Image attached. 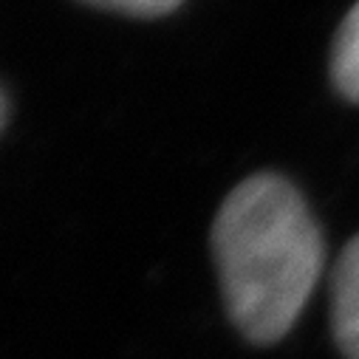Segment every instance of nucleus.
Instances as JSON below:
<instances>
[{
    "mask_svg": "<svg viewBox=\"0 0 359 359\" xmlns=\"http://www.w3.org/2000/svg\"><path fill=\"white\" fill-rule=\"evenodd\" d=\"M212 252L243 337L257 345L286 337L323 272V238L300 193L275 172L241 182L218 210Z\"/></svg>",
    "mask_w": 359,
    "mask_h": 359,
    "instance_id": "nucleus-1",
    "label": "nucleus"
},
{
    "mask_svg": "<svg viewBox=\"0 0 359 359\" xmlns=\"http://www.w3.org/2000/svg\"><path fill=\"white\" fill-rule=\"evenodd\" d=\"M4 122H6V100L0 94V128H4Z\"/></svg>",
    "mask_w": 359,
    "mask_h": 359,
    "instance_id": "nucleus-5",
    "label": "nucleus"
},
{
    "mask_svg": "<svg viewBox=\"0 0 359 359\" xmlns=\"http://www.w3.org/2000/svg\"><path fill=\"white\" fill-rule=\"evenodd\" d=\"M331 74H334L339 94L359 102V0H356V6L345 15V20L337 32Z\"/></svg>",
    "mask_w": 359,
    "mask_h": 359,
    "instance_id": "nucleus-3",
    "label": "nucleus"
},
{
    "mask_svg": "<svg viewBox=\"0 0 359 359\" xmlns=\"http://www.w3.org/2000/svg\"><path fill=\"white\" fill-rule=\"evenodd\" d=\"M334 337L348 359H359V235L334 269Z\"/></svg>",
    "mask_w": 359,
    "mask_h": 359,
    "instance_id": "nucleus-2",
    "label": "nucleus"
},
{
    "mask_svg": "<svg viewBox=\"0 0 359 359\" xmlns=\"http://www.w3.org/2000/svg\"><path fill=\"white\" fill-rule=\"evenodd\" d=\"M85 4H94V6L111 9V12H122L130 18H161V15H170L172 9L182 6V0H85Z\"/></svg>",
    "mask_w": 359,
    "mask_h": 359,
    "instance_id": "nucleus-4",
    "label": "nucleus"
}]
</instances>
